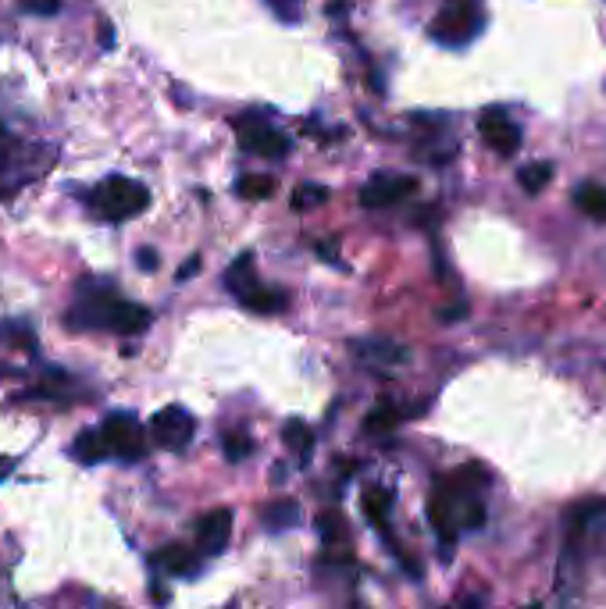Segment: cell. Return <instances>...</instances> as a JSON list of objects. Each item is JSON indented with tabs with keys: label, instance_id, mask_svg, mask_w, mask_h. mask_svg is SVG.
Here are the masks:
<instances>
[{
	"label": "cell",
	"instance_id": "obj_1",
	"mask_svg": "<svg viewBox=\"0 0 606 609\" xmlns=\"http://www.w3.org/2000/svg\"><path fill=\"white\" fill-rule=\"evenodd\" d=\"M147 203H150L147 186L136 179H122V175L100 182L90 193V211L104 221H129L147 211Z\"/></svg>",
	"mask_w": 606,
	"mask_h": 609
},
{
	"label": "cell",
	"instance_id": "obj_2",
	"mask_svg": "<svg viewBox=\"0 0 606 609\" xmlns=\"http://www.w3.org/2000/svg\"><path fill=\"white\" fill-rule=\"evenodd\" d=\"M482 29V11L475 0H446V8L435 15L432 36L446 47H460V43L475 40Z\"/></svg>",
	"mask_w": 606,
	"mask_h": 609
},
{
	"label": "cell",
	"instance_id": "obj_3",
	"mask_svg": "<svg viewBox=\"0 0 606 609\" xmlns=\"http://www.w3.org/2000/svg\"><path fill=\"white\" fill-rule=\"evenodd\" d=\"M97 431L107 456H115V460H143L147 456V435L132 414H111Z\"/></svg>",
	"mask_w": 606,
	"mask_h": 609
},
{
	"label": "cell",
	"instance_id": "obj_4",
	"mask_svg": "<svg viewBox=\"0 0 606 609\" xmlns=\"http://www.w3.org/2000/svg\"><path fill=\"white\" fill-rule=\"evenodd\" d=\"M236 132H239V147L246 154H257V157H268V161H279V157L289 154V139L282 136L275 125H268L261 114H243L236 118Z\"/></svg>",
	"mask_w": 606,
	"mask_h": 609
},
{
	"label": "cell",
	"instance_id": "obj_5",
	"mask_svg": "<svg viewBox=\"0 0 606 609\" xmlns=\"http://www.w3.org/2000/svg\"><path fill=\"white\" fill-rule=\"evenodd\" d=\"M193 431H197V421L189 417V410H182V406H175V403L157 410L154 421H150L154 442L161 449H172V453H179V449H186L189 442H193Z\"/></svg>",
	"mask_w": 606,
	"mask_h": 609
},
{
	"label": "cell",
	"instance_id": "obj_6",
	"mask_svg": "<svg viewBox=\"0 0 606 609\" xmlns=\"http://www.w3.org/2000/svg\"><path fill=\"white\" fill-rule=\"evenodd\" d=\"M414 189H418V182L407 179V175H375L361 189V203L364 207H393V203L407 200Z\"/></svg>",
	"mask_w": 606,
	"mask_h": 609
},
{
	"label": "cell",
	"instance_id": "obj_7",
	"mask_svg": "<svg viewBox=\"0 0 606 609\" xmlns=\"http://www.w3.org/2000/svg\"><path fill=\"white\" fill-rule=\"evenodd\" d=\"M232 538V510H211L200 517L197 524V545L204 556H218L225 553V545H229Z\"/></svg>",
	"mask_w": 606,
	"mask_h": 609
},
{
	"label": "cell",
	"instance_id": "obj_8",
	"mask_svg": "<svg viewBox=\"0 0 606 609\" xmlns=\"http://www.w3.org/2000/svg\"><path fill=\"white\" fill-rule=\"evenodd\" d=\"M478 129H482L489 150H496L500 157H514L517 147H521V129H517L507 114H500V111L485 114L482 122H478Z\"/></svg>",
	"mask_w": 606,
	"mask_h": 609
},
{
	"label": "cell",
	"instance_id": "obj_9",
	"mask_svg": "<svg viewBox=\"0 0 606 609\" xmlns=\"http://www.w3.org/2000/svg\"><path fill=\"white\" fill-rule=\"evenodd\" d=\"M150 321H154V314H150L147 307H140V303H129V300H111V307H107V317H104V328H111V332L118 335H140L150 328Z\"/></svg>",
	"mask_w": 606,
	"mask_h": 609
},
{
	"label": "cell",
	"instance_id": "obj_10",
	"mask_svg": "<svg viewBox=\"0 0 606 609\" xmlns=\"http://www.w3.org/2000/svg\"><path fill=\"white\" fill-rule=\"evenodd\" d=\"M154 567H161L164 574L186 577V574H197V556L189 553L186 545H164V549L154 553Z\"/></svg>",
	"mask_w": 606,
	"mask_h": 609
},
{
	"label": "cell",
	"instance_id": "obj_11",
	"mask_svg": "<svg viewBox=\"0 0 606 609\" xmlns=\"http://www.w3.org/2000/svg\"><path fill=\"white\" fill-rule=\"evenodd\" d=\"M428 517H432V528L443 535V542H450L453 528H457V510H453V499L443 485H439V492H435L432 503H428Z\"/></svg>",
	"mask_w": 606,
	"mask_h": 609
},
{
	"label": "cell",
	"instance_id": "obj_12",
	"mask_svg": "<svg viewBox=\"0 0 606 609\" xmlns=\"http://www.w3.org/2000/svg\"><path fill=\"white\" fill-rule=\"evenodd\" d=\"M239 303H243L246 310H254V314H279V310H286V293L264 289V285L257 282L254 289H246V293L239 296Z\"/></svg>",
	"mask_w": 606,
	"mask_h": 609
},
{
	"label": "cell",
	"instance_id": "obj_13",
	"mask_svg": "<svg viewBox=\"0 0 606 609\" xmlns=\"http://www.w3.org/2000/svg\"><path fill=\"white\" fill-rule=\"evenodd\" d=\"M296 517H300V506L293 503V499H275V503H268L261 510V520L268 531H286L296 524Z\"/></svg>",
	"mask_w": 606,
	"mask_h": 609
},
{
	"label": "cell",
	"instance_id": "obj_14",
	"mask_svg": "<svg viewBox=\"0 0 606 609\" xmlns=\"http://www.w3.org/2000/svg\"><path fill=\"white\" fill-rule=\"evenodd\" d=\"M225 285H229L236 296H243L246 289H254L257 278H254V257H250V253H243V257L232 264L229 275H225Z\"/></svg>",
	"mask_w": 606,
	"mask_h": 609
},
{
	"label": "cell",
	"instance_id": "obj_15",
	"mask_svg": "<svg viewBox=\"0 0 606 609\" xmlns=\"http://www.w3.org/2000/svg\"><path fill=\"white\" fill-rule=\"evenodd\" d=\"M574 200H578V207H582L592 221H606V186H592L589 182V186H582L574 193Z\"/></svg>",
	"mask_w": 606,
	"mask_h": 609
},
{
	"label": "cell",
	"instance_id": "obj_16",
	"mask_svg": "<svg viewBox=\"0 0 606 609\" xmlns=\"http://www.w3.org/2000/svg\"><path fill=\"white\" fill-rule=\"evenodd\" d=\"M549 179H553V164H546V161H535V164H528V168H521V175H517V182H521V189L525 193H542V189L549 186Z\"/></svg>",
	"mask_w": 606,
	"mask_h": 609
},
{
	"label": "cell",
	"instance_id": "obj_17",
	"mask_svg": "<svg viewBox=\"0 0 606 609\" xmlns=\"http://www.w3.org/2000/svg\"><path fill=\"white\" fill-rule=\"evenodd\" d=\"M75 456H79L82 463H100V460H107V453H104V442H100V431L93 428V431H82L79 439H75V449H72Z\"/></svg>",
	"mask_w": 606,
	"mask_h": 609
},
{
	"label": "cell",
	"instance_id": "obj_18",
	"mask_svg": "<svg viewBox=\"0 0 606 609\" xmlns=\"http://www.w3.org/2000/svg\"><path fill=\"white\" fill-rule=\"evenodd\" d=\"M389 506H393V496H389L385 488H368V492H364V513L375 520L378 528L389 520Z\"/></svg>",
	"mask_w": 606,
	"mask_h": 609
},
{
	"label": "cell",
	"instance_id": "obj_19",
	"mask_svg": "<svg viewBox=\"0 0 606 609\" xmlns=\"http://www.w3.org/2000/svg\"><path fill=\"white\" fill-rule=\"evenodd\" d=\"M0 342L22 346L25 353H36V335L29 332V325H22V321H4V325H0Z\"/></svg>",
	"mask_w": 606,
	"mask_h": 609
},
{
	"label": "cell",
	"instance_id": "obj_20",
	"mask_svg": "<svg viewBox=\"0 0 606 609\" xmlns=\"http://www.w3.org/2000/svg\"><path fill=\"white\" fill-rule=\"evenodd\" d=\"M236 189L243 200H268L275 193V179H268V175H243Z\"/></svg>",
	"mask_w": 606,
	"mask_h": 609
},
{
	"label": "cell",
	"instance_id": "obj_21",
	"mask_svg": "<svg viewBox=\"0 0 606 609\" xmlns=\"http://www.w3.org/2000/svg\"><path fill=\"white\" fill-rule=\"evenodd\" d=\"M286 446L300 449L303 460H307V456H311V428H307L303 421H289L286 424Z\"/></svg>",
	"mask_w": 606,
	"mask_h": 609
},
{
	"label": "cell",
	"instance_id": "obj_22",
	"mask_svg": "<svg viewBox=\"0 0 606 609\" xmlns=\"http://www.w3.org/2000/svg\"><path fill=\"white\" fill-rule=\"evenodd\" d=\"M250 453H254V442H250L246 431H232V435H225V456H229L232 463L246 460Z\"/></svg>",
	"mask_w": 606,
	"mask_h": 609
},
{
	"label": "cell",
	"instance_id": "obj_23",
	"mask_svg": "<svg viewBox=\"0 0 606 609\" xmlns=\"http://www.w3.org/2000/svg\"><path fill=\"white\" fill-rule=\"evenodd\" d=\"M393 424H396L393 403H378L375 410L368 414V421H364V431H389Z\"/></svg>",
	"mask_w": 606,
	"mask_h": 609
},
{
	"label": "cell",
	"instance_id": "obj_24",
	"mask_svg": "<svg viewBox=\"0 0 606 609\" xmlns=\"http://www.w3.org/2000/svg\"><path fill=\"white\" fill-rule=\"evenodd\" d=\"M325 196H328L325 186H311V182H307V186H300L293 193V207L296 211H307V207H314V203H325Z\"/></svg>",
	"mask_w": 606,
	"mask_h": 609
},
{
	"label": "cell",
	"instance_id": "obj_25",
	"mask_svg": "<svg viewBox=\"0 0 606 609\" xmlns=\"http://www.w3.org/2000/svg\"><path fill=\"white\" fill-rule=\"evenodd\" d=\"M339 524H343V520H339V513L336 510H328L325 517H318V535H321V542L325 545H336L339 542Z\"/></svg>",
	"mask_w": 606,
	"mask_h": 609
},
{
	"label": "cell",
	"instance_id": "obj_26",
	"mask_svg": "<svg viewBox=\"0 0 606 609\" xmlns=\"http://www.w3.org/2000/svg\"><path fill=\"white\" fill-rule=\"evenodd\" d=\"M18 8L33 11V15H58L61 0H18Z\"/></svg>",
	"mask_w": 606,
	"mask_h": 609
},
{
	"label": "cell",
	"instance_id": "obj_27",
	"mask_svg": "<svg viewBox=\"0 0 606 609\" xmlns=\"http://www.w3.org/2000/svg\"><path fill=\"white\" fill-rule=\"evenodd\" d=\"M268 8L279 18H286V22H296V18H300V0H268Z\"/></svg>",
	"mask_w": 606,
	"mask_h": 609
},
{
	"label": "cell",
	"instance_id": "obj_28",
	"mask_svg": "<svg viewBox=\"0 0 606 609\" xmlns=\"http://www.w3.org/2000/svg\"><path fill=\"white\" fill-rule=\"evenodd\" d=\"M197 268H200V257H189L186 264H182V271H179V282H186V278L197 275Z\"/></svg>",
	"mask_w": 606,
	"mask_h": 609
},
{
	"label": "cell",
	"instance_id": "obj_29",
	"mask_svg": "<svg viewBox=\"0 0 606 609\" xmlns=\"http://www.w3.org/2000/svg\"><path fill=\"white\" fill-rule=\"evenodd\" d=\"M136 260H140L143 271H154L157 268V253L154 250H140V257H136Z\"/></svg>",
	"mask_w": 606,
	"mask_h": 609
},
{
	"label": "cell",
	"instance_id": "obj_30",
	"mask_svg": "<svg viewBox=\"0 0 606 609\" xmlns=\"http://www.w3.org/2000/svg\"><path fill=\"white\" fill-rule=\"evenodd\" d=\"M104 25V29H100V43H107V47H111V43H115V36H111V29H107V22H100Z\"/></svg>",
	"mask_w": 606,
	"mask_h": 609
},
{
	"label": "cell",
	"instance_id": "obj_31",
	"mask_svg": "<svg viewBox=\"0 0 606 609\" xmlns=\"http://www.w3.org/2000/svg\"><path fill=\"white\" fill-rule=\"evenodd\" d=\"M353 609H361V606H353Z\"/></svg>",
	"mask_w": 606,
	"mask_h": 609
}]
</instances>
